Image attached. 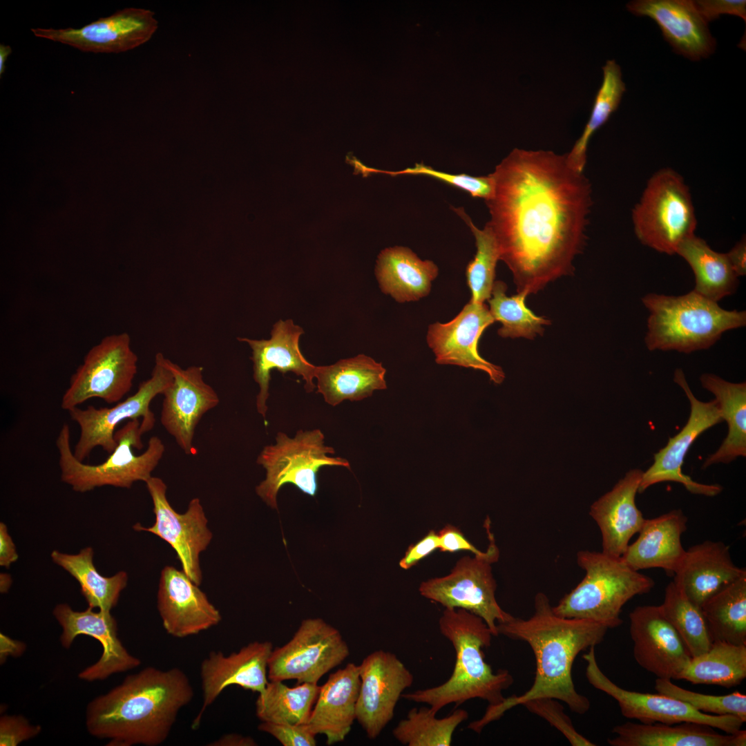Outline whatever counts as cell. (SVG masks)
Returning <instances> with one entry per match:
<instances>
[{"instance_id": "obj_1", "label": "cell", "mask_w": 746, "mask_h": 746, "mask_svg": "<svg viewBox=\"0 0 746 746\" xmlns=\"http://www.w3.org/2000/svg\"><path fill=\"white\" fill-rule=\"evenodd\" d=\"M491 174L488 224L517 292L537 293L572 273L592 206L584 172L568 165L566 154L514 149Z\"/></svg>"}, {"instance_id": "obj_2", "label": "cell", "mask_w": 746, "mask_h": 746, "mask_svg": "<svg viewBox=\"0 0 746 746\" xmlns=\"http://www.w3.org/2000/svg\"><path fill=\"white\" fill-rule=\"evenodd\" d=\"M534 609L533 615L526 620L514 617L497 625L499 635L524 641L532 649L536 662L533 684L519 696L513 695L499 704L489 705L480 719L468 725L476 733H480L511 708L535 698L561 700L579 714H585L590 708L588 698L576 691L572 667L580 652L603 641L608 627L589 620L557 615L548 596L542 592L535 596Z\"/></svg>"}, {"instance_id": "obj_3", "label": "cell", "mask_w": 746, "mask_h": 746, "mask_svg": "<svg viewBox=\"0 0 746 746\" xmlns=\"http://www.w3.org/2000/svg\"><path fill=\"white\" fill-rule=\"evenodd\" d=\"M194 690L178 667H147L95 698L86 708V727L108 746H157L169 737Z\"/></svg>"}, {"instance_id": "obj_4", "label": "cell", "mask_w": 746, "mask_h": 746, "mask_svg": "<svg viewBox=\"0 0 746 746\" xmlns=\"http://www.w3.org/2000/svg\"><path fill=\"white\" fill-rule=\"evenodd\" d=\"M441 633L453 646L456 660L452 673L445 682L430 688L402 694L404 699L430 705L437 714L444 707L479 698L488 705L501 703L503 691L513 683L506 669L494 671L485 661L484 648L493 636L485 622L463 609L446 608L439 620Z\"/></svg>"}, {"instance_id": "obj_5", "label": "cell", "mask_w": 746, "mask_h": 746, "mask_svg": "<svg viewBox=\"0 0 746 746\" xmlns=\"http://www.w3.org/2000/svg\"><path fill=\"white\" fill-rule=\"evenodd\" d=\"M642 301L649 312L644 342L650 351L706 350L746 325L745 311L727 310L694 290L678 296L649 293Z\"/></svg>"}, {"instance_id": "obj_6", "label": "cell", "mask_w": 746, "mask_h": 746, "mask_svg": "<svg viewBox=\"0 0 746 746\" xmlns=\"http://www.w3.org/2000/svg\"><path fill=\"white\" fill-rule=\"evenodd\" d=\"M576 561L584 577L553 606L554 613L564 618L615 628L622 623L620 615L624 605L655 586L651 577L631 568L621 557L582 550L577 553Z\"/></svg>"}, {"instance_id": "obj_7", "label": "cell", "mask_w": 746, "mask_h": 746, "mask_svg": "<svg viewBox=\"0 0 746 746\" xmlns=\"http://www.w3.org/2000/svg\"><path fill=\"white\" fill-rule=\"evenodd\" d=\"M138 419L129 420L115 431L117 446L101 463L90 465L77 459L70 447L69 425L64 424L56 439L61 481L78 492L111 486L130 488L139 481L146 482L162 459L165 446L157 436L151 437L146 450L135 455L134 448H143L144 434Z\"/></svg>"}, {"instance_id": "obj_8", "label": "cell", "mask_w": 746, "mask_h": 746, "mask_svg": "<svg viewBox=\"0 0 746 746\" xmlns=\"http://www.w3.org/2000/svg\"><path fill=\"white\" fill-rule=\"evenodd\" d=\"M632 221L642 244L659 253L676 254L679 245L695 234L697 225L691 193L682 177L668 168L652 175L632 210Z\"/></svg>"}, {"instance_id": "obj_9", "label": "cell", "mask_w": 746, "mask_h": 746, "mask_svg": "<svg viewBox=\"0 0 746 746\" xmlns=\"http://www.w3.org/2000/svg\"><path fill=\"white\" fill-rule=\"evenodd\" d=\"M325 445V435L319 429L296 432L293 438L278 432L276 443L265 446L256 462L266 470L265 479L256 488L257 495L270 507L277 509V495L285 484H292L303 492L316 495L317 472L323 466L350 468L349 461L334 454Z\"/></svg>"}, {"instance_id": "obj_10", "label": "cell", "mask_w": 746, "mask_h": 746, "mask_svg": "<svg viewBox=\"0 0 746 746\" xmlns=\"http://www.w3.org/2000/svg\"><path fill=\"white\" fill-rule=\"evenodd\" d=\"M484 527L489 541L486 551L474 557L460 558L450 574L423 582L419 591L424 597L445 608L463 609L479 616L493 636H497V624L508 622L514 616L505 611L497 601V583L492 564L498 561L499 551L488 517Z\"/></svg>"}, {"instance_id": "obj_11", "label": "cell", "mask_w": 746, "mask_h": 746, "mask_svg": "<svg viewBox=\"0 0 746 746\" xmlns=\"http://www.w3.org/2000/svg\"><path fill=\"white\" fill-rule=\"evenodd\" d=\"M166 359L162 353H157L151 377L140 384L135 394L113 407L88 405L86 409L75 407L68 411L80 429L73 452L77 459L84 461L97 447L111 454L117 446L115 428L124 420L142 418L140 428L144 434L153 428L155 419L150 410L151 402L173 381Z\"/></svg>"}, {"instance_id": "obj_12", "label": "cell", "mask_w": 746, "mask_h": 746, "mask_svg": "<svg viewBox=\"0 0 746 746\" xmlns=\"http://www.w3.org/2000/svg\"><path fill=\"white\" fill-rule=\"evenodd\" d=\"M137 361L128 333L105 336L89 350L72 375L61 408L68 411L93 398L109 404L121 401L132 388Z\"/></svg>"}, {"instance_id": "obj_13", "label": "cell", "mask_w": 746, "mask_h": 746, "mask_svg": "<svg viewBox=\"0 0 746 746\" xmlns=\"http://www.w3.org/2000/svg\"><path fill=\"white\" fill-rule=\"evenodd\" d=\"M349 655L348 644L338 629L320 618L305 620L289 642L273 649L268 679L317 684Z\"/></svg>"}, {"instance_id": "obj_14", "label": "cell", "mask_w": 746, "mask_h": 746, "mask_svg": "<svg viewBox=\"0 0 746 746\" xmlns=\"http://www.w3.org/2000/svg\"><path fill=\"white\" fill-rule=\"evenodd\" d=\"M583 658L586 662V677L589 682L614 698L621 714L627 718L646 724L696 723L711 726L726 734L739 732L745 723L733 715H714L698 711L687 703L658 692L641 693L618 686L600 669L596 660L595 647H590Z\"/></svg>"}, {"instance_id": "obj_15", "label": "cell", "mask_w": 746, "mask_h": 746, "mask_svg": "<svg viewBox=\"0 0 746 746\" xmlns=\"http://www.w3.org/2000/svg\"><path fill=\"white\" fill-rule=\"evenodd\" d=\"M673 381L686 394L690 403V414L681 430L670 437L667 445L654 454L653 463L643 471L638 492L642 493L658 483L673 481L683 485L692 494L715 497L723 490L720 485L697 482L684 474L682 468L696 439L709 428L723 421L721 412L715 399L704 402L695 396L682 370H675Z\"/></svg>"}, {"instance_id": "obj_16", "label": "cell", "mask_w": 746, "mask_h": 746, "mask_svg": "<svg viewBox=\"0 0 746 746\" xmlns=\"http://www.w3.org/2000/svg\"><path fill=\"white\" fill-rule=\"evenodd\" d=\"M145 484L152 499L155 520L149 527L136 524L134 530L147 531L167 542L175 551L182 570L199 586L202 580L200 555L213 538L200 499H192L186 511L178 513L167 499V486L161 478L152 476Z\"/></svg>"}, {"instance_id": "obj_17", "label": "cell", "mask_w": 746, "mask_h": 746, "mask_svg": "<svg viewBox=\"0 0 746 746\" xmlns=\"http://www.w3.org/2000/svg\"><path fill=\"white\" fill-rule=\"evenodd\" d=\"M358 667L356 720L367 736L375 739L394 718L396 705L414 676L395 654L381 649L368 654Z\"/></svg>"}, {"instance_id": "obj_18", "label": "cell", "mask_w": 746, "mask_h": 746, "mask_svg": "<svg viewBox=\"0 0 746 746\" xmlns=\"http://www.w3.org/2000/svg\"><path fill=\"white\" fill-rule=\"evenodd\" d=\"M158 22L150 10L127 8L80 28H32L35 36L68 45L84 52L119 53L147 42Z\"/></svg>"}, {"instance_id": "obj_19", "label": "cell", "mask_w": 746, "mask_h": 746, "mask_svg": "<svg viewBox=\"0 0 746 746\" xmlns=\"http://www.w3.org/2000/svg\"><path fill=\"white\" fill-rule=\"evenodd\" d=\"M494 322L485 303L470 300L449 322L430 325L426 341L436 363L481 370L493 383H501L505 379L502 368L484 359L478 352L481 334Z\"/></svg>"}, {"instance_id": "obj_20", "label": "cell", "mask_w": 746, "mask_h": 746, "mask_svg": "<svg viewBox=\"0 0 746 746\" xmlns=\"http://www.w3.org/2000/svg\"><path fill=\"white\" fill-rule=\"evenodd\" d=\"M88 607L82 611H74L66 603L57 604L52 614L62 629L61 646L68 649L79 635L90 636L100 643L102 653L94 664L78 674L79 679L93 682L102 680L113 674L137 667L141 660L131 654L117 635V624L110 611Z\"/></svg>"}, {"instance_id": "obj_21", "label": "cell", "mask_w": 746, "mask_h": 746, "mask_svg": "<svg viewBox=\"0 0 746 746\" xmlns=\"http://www.w3.org/2000/svg\"><path fill=\"white\" fill-rule=\"evenodd\" d=\"M166 362L173 381L162 394L160 422L186 455H193L195 428L204 414L219 404L220 399L205 382L202 367L184 369L168 358Z\"/></svg>"}, {"instance_id": "obj_22", "label": "cell", "mask_w": 746, "mask_h": 746, "mask_svg": "<svg viewBox=\"0 0 746 746\" xmlns=\"http://www.w3.org/2000/svg\"><path fill=\"white\" fill-rule=\"evenodd\" d=\"M629 619L636 662L657 678L679 680L691 656L660 606H638Z\"/></svg>"}, {"instance_id": "obj_23", "label": "cell", "mask_w": 746, "mask_h": 746, "mask_svg": "<svg viewBox=\"0 0 746 746\" xmlns=\"http://www.w3.org/2000/svg\"><path fill=\"white\" fill-rule=\"evenodd\" d=\"M272 650L271 642L254 641L229 655L220 651L210 652L200 667L202 702L192 728L199 727L206 709L227 687L237 685L262 693L269 682L268 662Z\"/></svg>"}, {"instance_id": "obj_24", "label": "cell", "mask_w": 746, "mask_h": 746, "mask_svg": "<svg viewBox=\"0 0 746 746\" xmlns=\"http://www.w3.org/2000/svg\"><path fill=\"white\" fill-rule=\"evenodd\" d=\"M304 333L302 327L291 319L279 320L271 331L269 339L256 340L238 337L240 342L247 343L251 349L253 378L259 386L256 396L257 412L265 419L269 396L271 372L276 369L283 374L288 372L301 376L305 381L307 392L314 391L318 366L304 357L299 347V338Z\"/></svg>"}, {"instance_id": "obj_25", "label": "cell", "mask_w": 746, "mask_h": 746, "mask_svg": "<svg viewBox=\"0 0 746 746\" xmlns=\"http://www.w3.org/2000/svg\"><path fill=\"white\" fill-rule=\"evenodd\" d=\"M157 607L163 628L177 638L194 635L218 625L222 616L182 570L166 566L161 571Z\"/></svg>"}, {"instance_id": "obj_26", "label": "cell", "mask_w": 746, "mask_h": 746, "mask_svg": "<svg viewBox=\"0 0 746 746\" xmlns=\"http://www.w3.org/2000/svg\"><path fill=\"white\" fill-rule=\"evenodd\" d=\"M627 8L653 19L673 50L689 59L707 58L716 50V39L692 0H636Z\"/></svg>"}, {"instance_id": "obj_27", "label": "cell", "mask_w": 746, "mask_h": 746, "mask_svg": "<svg viewBox=\"0 0 746 746\" xmlns=\"http://www.w3.org/2000/svg\"><path fill=\"white\" fill-rule=\"evenodd\" d=\"M642 474L639 468L629 470L590 507L589 515L601 532L602 552L606 555L622 557L646 519L635 504Z\"/></svg>"}, {"instance_id": "obj_28", "label": "cell", "mask_w": 746, "mask_h": 746, "mask_svg": "<svg viewBox=\"0 0 746 746\" xmlns=\"http://www.w3.org/2000/svg\"><path fill=\"white\" fill-rule=\"evenodd\" d=\"M673 575V581L684 595L701 607L710 597L746 575V571L734 563L728 545L707 540L686 551Z\"/></svg>"}, {"instance_id": "obj_29", "label": "cell", "mask_w": 746, "mask_h": 746, "mask_svg": "<svg viewBox=\"0 0 746 746\" xmlns=\"http://www.w3.org/2000/svg\"><path fill=\"white\" fill-rule=\"evenodd\" d=\"M361 678L358 665L350 662L329 675L306 723L316 736H326V744L343 742L356 720Z\"/></svg>"}, {"instance_id": "obj_30", "label": "cell", "mask_w": 746, "mask_h": 746, "mask_svg": "<svg viewBox=\"0 0 746 746\" xmlns=\"http://www.w3.org/2000/svg\"><path fill=\"white\" fill-rule=\"evenodd\" d=\"M687 517L674 509L653 519H646L637 539L629 544L622 560L633 570L661 568L674 574L686 550L681 536L687 530Z\"/></svg>"}, {"instance_id": "obj_31", "label": "cell", "mask_w": 746, "mask_h": 746, "mask_svg": "<svg viewBox=\"0 0 746 746\" xmlns=\"http://www.w3.org/2000/svg\"><path fill=\"white\" fill-rule=\"evenodd\" d=\"M608 738L611 746H745L746 731L720 734L715 728L696 723L651 724L627 722L615 726Z\"/></svg>"}, {"instance_id": "obj_32", "label": "cell", "mask_w": 746, "mask_h": 746, "mask_svg": "<svg viewBox=\"0 0 746 746\" xmlns=\"http://www.w3.org/2000/svg\"><path fill=\"white\" fill-rule=\"evenodd\" d=\"M438 274L439 268L433 261L422 260L410 248L401 246L382 250L375 267L381 291L399 303L426 297Z\"/></svg>"}, {"instance_id": "obj_33", "label": "cell", "mask_w": 746, "mask_h": 746, "mask_svg": "<svg viewBox=\"0 0 746 746\" xmlns=\"http://www.w3.org/2000/svg\"><path fill=\"white\" fill-rule=\"evenodd\" d=\"M385 373L381 363L363 354L341 359L332 365L318 366L317 392L332 406L345 400L361 401L375 390L387 388Z\"/></svg>"}, {"instance_id": "obj_34", "label": "cell", "mask_w": 746, "mask_h": 746, "mask_svg": "<svg viewBox=\"0 0 746 746\" xmlns=\"http://www.w3.org/2000/svg\"><path fill=\"white\" fill-rule=\"evenodd\" d=\"M700 381L702 388L714 394L728 426L727 437L717 450L705 459L702 468L745 457L746 383H732L710 373L702 374Z\"/></svg>"}, {"instance_id": "obj_35", "label": "cell", "mask_w": 746, "mask_h": 746, "mask_svg": "<svg viewBox=\"0 0 746 746\" xmlns=\"http://www.w3.org/2000/svg\"><path fill=\"white\" fill-rule=\"evenodd\" d=\"M676 254L691 268L697 294L718 303L736 291L738 277L727 254L714 251L705 240L694 234L679 245Z\"/></svg>"}, {"instance_id": "obj_36", "label": "cell", "mask_w": 746, "mask_h": 746, "mask_svg": "<svg viewBox=\"0 0 746 746\" xmlns=\"http://www.w3.org/2000/svg\"><path fill=\"white\" fill-rule=\"evenodd\" d=\"M92 547L82 548L77 554H67L57 550L50 557L55 564L70 573L79 584L80 591L88 606L110 611L119 600L128 582L126 572L121 571L113 576L101 575L93 563Z\"/></svg>"}, {"instance_id": "obj_37", "label": "cell", "mask_w": 746, "mask_h": 746, "mask_svg": "<svg viewBox=\"0 0 746 746\" xmlns=\"http://www.w3.org/2000/svg\"><path fill=\"white\" fill-rule=\"evenodd\" d=\"M745 678L746 645L714 641L707 651L691 658L679 680L730 688Z\"/></svg>"}, {"instance_id": "obj_38", "label": "cell", "mask_w": 746, "mask_h": 746, "mask_svg": "<svg viewBox=\"0 0 746 746\" xmlns=\"http://www.w3.org/2000/svg\"><path fill=\"white\" fill-rule=\"evenodd\" d=\"M701 609L713 642L746 645V575L707 599Z\"/></svg>"}, {"instance_id": "obj_39", "label": "cell", "mask_w": 746, "mask_h": 746, "mask_svg": "<svg viewBox=\"0 0 746 746\" xmlns=\"http://www.w3.org/2000/svg\"><path fill=\"white\" fill-rule=\"evenodd\" d=\"M319 690L317 684L302 683L290 687L283 681L269 680L265 690L257 697L256 716L261 722L306 724Z\"/></svg>"}, {"instance_id": "obj_40", "label": "cell", "mask_w": 746, "mask_h": 746, "mask_svg": "<svg viewBox=\"0 0 746 746\" xmlns=\"http://www.w3.org/2000/svg\"><path fill=\"white\" fill-rule=\"evenodd\" d=\"M602 70V82L595 97L589 119L571 151L566 153L568 165L579 172H584L591 137L618 109L626 90L621 68L614 59L607 60Z\"/></svg>"}, {"instance_id": "obj_41", "label": "cell", "mask_w": 746, "mask_h": 746, "mask_svg": "<svg viewBox=\"0 0 746 746\" xmlns=\"http://www.w3.org/2000/svg\"><path fill=\"white\" fill-rule=\"evenodd\" d=\"M436 715L430 707H414L394 728L392 734L403 745L450 746L455 729L468 719V713L458 709L441 718Z\"/></svg>"}, {"instance_id": "obj_42", "label": "cell", "mask_w": 746, "mask_h": 746, "mask_svg": "<svg viewBox=\"0 0 746 746\" xmlns=\"http://www.w3.org/2000/svg\"><path fill=\"white\" fill-rule=\"evenodd\" d=\"M506 284L501 280L495 281L491 296L488 300L489 310L495 321L501 323L497 333L503 338H534L542 335L544 326L551 324L544 316H539L528 309L525 300L528 295L524 291L508 296Z\"/></svg>"}, {"instance_id": "obj_43", "label": "cell", "mask_w": 746, "mask_h": 746, "mask_svg": "<svg viewBox=\"0 0 746 746\" xmlns=\"http://www.w3.org/2000/svg\"><path fill=\"white\" fill-rule=\"evenodd\" d=\"M660 606L691 658L709 649L713 640L701 607L690 601L673 581L666 586L664 601Z\"/></svg>"}, {"instance_id": "obj_44", "label": "cell", "mask_w": 746, "mask_h": 746, "mask_svg": "<svg viewBox=\"0 0 746 746\" xmlns=\"http://www.w3.org/2000/svg\"><path fill=\"white\" fill-rule=\"evenodd\" d=\"M472 231L476 245V254L466 270L468 286L470 290V300L484 303L491 296L495 283V269L500 260V251L495 235L488 224L478 228L463 208H453Z\"/></svg>"}, {"instance_id": "obj_45", "label": "cell", "mask_w": 746, "mask_h": 746, "mask_svg": "<svg viewBox=\"0 0 746 746\" xmlns=\"http://www.w3.org/2000/svg\"><path fill=\"white\" fill-rule=\"evenodd\" d=\"M657 692L687 703L696 710L714 715H733L746 722V696L738 691L729 694L707 695L682 688L671 680L656 678Z\"/></svg>"}, {"instance_id": "obj_46", "label": "cell", "mask_w": 746, "mask_h": 746, "mask_svg": "<svg viewBox=\"0 0 746 746\" xmlns=\"http://www.w3.org/2000/svg\"><path fill=\"white\" fill-rule=\"evenodd\" d=\"M347 162L354 166L356 171L363 175L372 173H382L392 176L401 175L428 176L459 189L473 198H483L485 201L488 200L493 193L494 179L491 173L483 176H472L465 173L452 174L437 171L423 163L416 164L413 167L398 171H390L367 167L354 156L350 157Z\"/></svg>"}, {"instance_id": "obj_47", "label": "cell", "mask_w": 746, "mask_h": 746, "mask_svg": "<svg viewBox=\"0 0 746 746\" xmlns=\"http://www.w3.org/2000/svg\"><path fill=\"white\" fill-rule=\"evenodd\" d=\"M530 712L542 717L561 732L573 746H594L595 743L575 729L563 706L552 698H538L522 704Z\"/></svg>"}, {"instance_id": "obj_48", "label": "cell", "mask_w": 746, "mask_h": 746, "mask_svg": "<svg viewBox=\"0 0 746 746\" xmlns=\"http://www.w3.org/2000/svg\"><path fill=\"white\" fill-rule=\"evenodd\" d=\"M41 727L31 724L21 715H3L0 718V745L16 746L36 737Z\"/></svg>"}, {"instance_id": "obj_49", "label": "cell", "mask_w": 746, "mask_h": 746, "mask_svg": "<svg viewBox=\"0 0 746 746\" xmlns=\"http://www.w3.org/2000/svg\"><path fill=\"white\" fill-rule=\"evenodd\" d=\"M258 729L267 733L278 740L283 746H315V736L306 724L291 725L261 722Z\"/></svg>"}, {"instance_id": "obj_50", "label": "cell", "mask_w": 746, "mask_h": 746, "mask_svg": "<svg viewBox=\"0 0 746 746\" xmlns=\"http://www.w3.org/2000/svg\"><path fill=\"white\" fill-rule=\"evenodd\" d=\"M694 3L707 23L718 19L723 15L739 17L746 21L745 0H696L694 1Z\"/></svg>"}, {"instance_id": "obj_51", "label": "cell", "mask_w": 746, "mask_h": 746, "mask_svg": "<svg viewBox=\"0 0 746 746\" xmlns=\"http://www.w3.org/2000/svg\"><path fill=\"white\" fill-rule=\"evenodd\" d=\"M439 546L438 533L434 530H430L421 539L408 547L404 556L399 562V566L403 569H409L439 548Z\"/></svg>"}, {"instance_id": "obj_52", "label": "cell", "mask_w": 746, "mask_h": 746, "mask_svg": "<svg viewBox=\"0 0 746 746\" xmlns=\"http://www.w3.org/2000/svg\"><path fill=\"white\" fill-rule=\"evenodd\" d=\"M439 546L443 552L454 553L459 551H470L480 555L483 551L477 548L463 535L461 531L452 525L448 524L438 533Z\"/></svg>"}, {"instance_id": "obj_53", "label": "cell", "mask_w": 746, "mask_h": 746, "mask_svg": "<svg viewBox=\"0 0 746 746\" xmlns=\"http://www.w3.org/2000/svg\"><path fill=\"white\" fill-rule=\"evenodd\" d=\"M18 559L15 545L6 525L0 523V566L8 568Z\"/></svg>"}, {"instance_id": "obj_54", "label": "cell", "mask_w": 746, "mask_h": 746, "mask_svg": "<svg viewBox=\"0 0 746 746\" xmlns=\"http://www.w3.org/2000/svg\"><path fill=\"white\" fill-rule=\"evenodd\" d=\"M726 254L738 277L745 276L746 274L745 238L737 242Z\"/></svg>"}, {"instance_id": "obj_55", "label": "cell", "mask_w": 746, "mask_h": 746, "mask_svg": "<svg viewBox=\"0 0 746 746\" xmlns=\"http://www.w3.org/2000/svg\"><path fill=\"white\" fill-rule=\"evenodd\" d=\"M26 644L21 641H19L4 635L0 633V662L1 664L4 663L7 658L11 657H19L21 656L26 651Z\"/></svg>"}, {"instance_id": "obj_56", "label": "cell", "mask_w": 746, "mask_h": 746, "mask_svg": "<svg viewBox=\"0 0 746 746\" xmlns=\"http://www.w3.org/2000/svg\"><path fill=\"white\" fill-rule=\"evenodd\" d=\"M257 745L252 737L237 733L225 734L208 744L211 746H256Z\"/></svg>"}, {"instance_id": "obj_57", "label": "cell", "mask_w": 746, "mask_h": 746, "mask_svg": "<svg viewBox=\"0 0 746 746\" xmlns=\"http://www.w3.org/2000/svg\"><path fill=\"white\" fill-rule=\"evenodd\" d=\"M12 52V48L10 46H6L4 44L0 45V76L4 73L6 70V63L8 57Z\"/></svg>"}, {"instance_id": "obj_58", "label": "cell", "mask_w": 746, "mask_h": 746, "mask_svg": "<svg viewBox=\"0 0 746 746\" xmlns=\"http://www.w3.org/2000/svg\"><path fill=\"white\" fill-rule=\"evenodd\" d=\"M12 584V580L10 576L6 573H1L0 575V591L1 593H6L8 591L10 585Z\"/></svg>"}]
</instances>
